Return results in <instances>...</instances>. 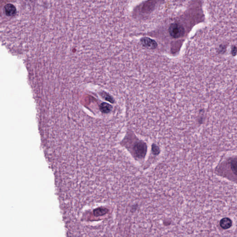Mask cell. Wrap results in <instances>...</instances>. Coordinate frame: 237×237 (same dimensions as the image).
Returning a JSON list of instances; mask_svg holds the SVG:
<instances>
[{"instance_id":"2","label":"cell","mask_w":237,"mask_h":237,"mask_svg":"<svg viewBox=\"0 0 237 237\" xmlns=\"http://www.w3.org/2000/svg\"><path fill=\"white\" fill-rule=\"evenodd\" d=\"M169 32L173 38H179L184 35L185 29L183 26L179 23H173L169 26Z\"/></svg>"},{"instance_id":"1","label":"cell","mask_w":237,"mask_h":237,"mask_svg":"<svg viewBox=\"0 0 237 237\" xmlns=\"http://www.w3.org/2000/svg\"><path fill=\"white\" fill-rule=\"evenodd\" d=\"M132 152L135 157L138 159H143L147 152L146 144L141 141L137 142L133 146Z\"/></svg>"},{"instance_id":"3","label":"cell","mask_w":237,"mask_h":237,"mask_svg":"<svg viewBox=\"0 0 237 237\" xmlns=\"http://www.w3.org/2000/svg\"><path fill=\"white\" fill-rule=\"evenodd\" d=\"M140 42L143 47L150 50L155 49L157 46V43L155 40L148 37L142 38Z\"/></svg>"},{"instance_id":"4","label":"cell","mask_w":237,"mask_h":237,"mask_svg":"<svg viewBox=\"0 0 237 237\" xmlns=\"http://www.w3.org/2000/svg\"><path fill=\"white\" fill-rule=\"evenodd\" d=\"M5 14L9 17L14 16L16 14V9L14 5L12 4H7L4 8Z\"/></svg>"},{"instance_id":"5","label":"cell","mask_w":237,"mask_h":237,"mask_svg":"<svg viewBox=\"0 0 237 237\" xmlns=\"http://www.w3.org/2000/svg\"><path fill=\"white\" fill-rule=\"evenodd\" d=\"M220 225L224 229L229 228L232 226V221L228 218H223L220 222Z\"/></svg>"},{"instance_id":"7","label":"cell","mask_w":237,"mask_h":237,"mask_svg":"<svg viewBox=\"0 0 237 237\" xmlns=\"http://www.w3.org/2000/svg\"><path fill=\"white\" fill-rule=\"evenodd\" d=\"M152 151L153 153L154 154H158L159 152V147L156 146L155 144H153L152 147Z\"/></svg>"},{"instance_id":"6","label":"cell","mask_w":237,"mask_h":237,"mask_svg":"<svg viewBox=\"0 0 237 237\" xmlns=\"http://www.w3.org/2000/svg\"><path fill=\"white\" fill-rule=\"evenodd\" d=\"M237 161L236 159L233 160L231 162V166L233 172L234 173V174L236 175V167H237Z\"/></svg>"}]
</instances>
